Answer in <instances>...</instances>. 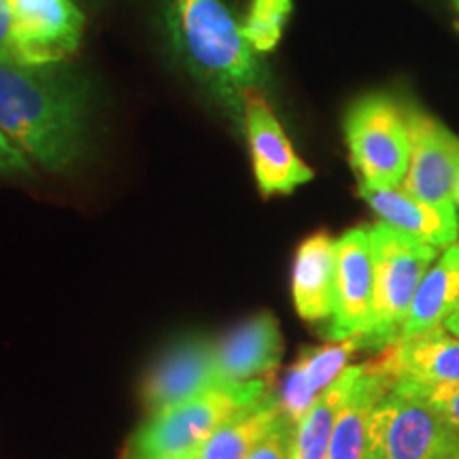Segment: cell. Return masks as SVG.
Instances as JSON below:
<instances>
[{
	"label": "cell",
	"mask_w": 459,
	"mask_h": 459,
	"mask_svg": "<svg viewBox=\"0 0 459 459\" xmlns=\"http://www.w3.org/2000/svg\"><path fill=\"white\" fill-rule=\"evenodd\" d=\"M88 91L65 65L0 60V130L30 162L62 172L88 143Z\"/></svg>",
	"instance_id": "cell-1"
},
{
	"label": "cell",
	"mask_w": 459,
	"mask_h": 459,
	"mask_svg": "<svg viewBox=\"0 0 459 459\" xmlns=\"http://www.w3.org/2000/svg\"><path fill=\"white\" fill-rule=\"evenodd\" d=\"M166 26L189 73L234 119H243L247 94L260 82V65L228 4L223 0H166Z\"/></svg>",
	"instance_id": "cell-2"
},
{
	"label": "cell",
	"mask_w": 459,
	"mask_h": 459,
	"mask_svg": "<svg viewBox=\"0 0 459 459\" xmlns=\"http://www.w3.org/2000/svg\"><path fill=\"white\" fill-rule=\"evenodd\" d=\"M271 389L266 378L237 385L223 383L172 409L147 415L126 443L122 459H196L220 423L262 400Z\"/></svg>",
	"instance_id": "cell-3"
},
{
	"label": "cell",
	"mask_w": 459,
	"mask_h": 459,
	"mask_svg": "<svg viewBox=\"0 0 459 459\" xmlns=\"http://www.w3.org/2000/svg\"><path fill=\"white\" fill-rule=\"evenodd\" d=\"M375 257V315L372 325L358 338L361 349L385 351L402 334L423 274L438 257V249L387 223L370 228Z\"/></svg>",
	"instance_id": "cell-4"
},
{
	"label": "cell",
	"mask_w": 459,
	"mask_h": 459,
	"mask_svg": "<svg viewBox=\"0 0 459 459\" xmlns=\"http://www.w3.org/2000/svg\"><path fill=\"white\" fill-rule=\"evenodd\" d=\"M366 459H459V432L402 383H392L368 423Z\"/></svg>",
	"instance_id": "cell-5"
},
{
	"label": "cell",
	"mask_w": 459,
	"mask_h": 459,
	"mask_svg": "<svg viewBox=\"0 0 459 459\" xmlns=\"http://www.w3.org/2000/svg\"><path fill=\"white\" fill-rule=\"evenodd\" d=\"M344 136L361 186H402L411 162V130L404 107L385 94L364 96L349 108Z\"/></svg>",
	"instance_id": "cell-6"
},
{
	"label": "cell",
	"mask_w": 459,
	"mask_h": 459,
	"mask_svg": "<svg viewBox=\"0 0 459 459\" xmlns=\"http://www.w3.org/2000/svg\"><path fill=\"white\" fill-rule=\"evenodd\" d=\"M223 385L217 375L215 341L204 334H183L166 344L149 366L141 385V404L156 415Z\"/></svg>",
	"instance_id": "cell-7"
},
{
	"label": "cell",
	"mask_w": 459,
	"mask_h": 459,
	"mask_svg": "<svg viewBox=\"0 0 459 459\" xmlns=\"http://www.w3.org/2000/svg\"><path fill=\"white\" fill-rule=\"evenodd\" d=\"M375 315V257L370 228H351L336 240L334 313L321 325L330 342L361 338Z\"/></svg>",
	"instance_id": "cell-8"
},
{
	"label": "cell",
	"mask_w": 459,
	"mask_h": 459,
	"mask_svg": "<svg viewBox=\"0 0 459 459\" xmlns=\"http://www.w3.org/2000/svg\"><path fill=\"white\" fill-rule=\"evenodd\" d=\"M13 13V60L66 65L83 39L85 15L74 0H9Z\"/></svg>",
	"instance_id": "cell-9"
},
{
	"label": "cell",
	"mask_w": 459,
	"mask_h": 459,
	"mask_svg": "<svg viewBox=\"0 0 459 459\" xmlns=\"http://www.w3.org/2000/svg\"><path fill=\"white\" fill-rule=\"evenodd\" d=\"M411 130V162L402 189L446 215H457L453 186L459 164V139L443 122L415 107H404Z\"/></svg>",
	"instance_id": "cell-10"
},
{
	"label": "cell",
	"mask_w": 459,
	"mask_h": 459,
	"mask_svg": "<svg viewBox=\"0 0 459 459\" xmlns=\"http://www.w3.org/2000/svg\"><path fill=\"white\" fill-rule=\"evenodd\" d=\"M243 124L257 189L264 198L291 194L315 177L311 166L298 158L294 145L287 139L283 126L268 105L260 88L251 90L245 99Z\"/></svg>",
	"instance_id": "cell-11"
},
{
	"label": "cell",
	"mask_w": 459,
	"mask_h": 459,
	"mask_svg": "<svg viewBox=\"0 0 459 459\" xmlns=\"http://www.w3.org/2000/svg\"><path fill=\"white\" fill-rule=\"evenodd\" d=\"M283 358V334L273 313L251 315L237 328L215 341L217 375L221 383L237 385L268 378Z\"/></svg>",
	"instance_id": "cell-12"
},
{
	"label": "cell",
	"mask_w": 459,
	"mask_h": 459,
	"mask_svg": "<svg viewBox=\"0 0 459 459\" xmlns=\"http://www.w3.org/2000/svg\"><path fill=\"white\" fill-rule=\"evenodd\" d=\"M377 361L392 383H459V336L451 334L445 325H438L421 334L400 338Z\"/></svg>",
	"instance_id": "cell-13"
},
{
	"label": "cell",
	"mask_w": 459,
	"mask_h": 459,
	"mask_svg": "<svg viewBox=\"0 0 459 459\" xmlns=\"http://www.w3.org/2000/svg\"><path fill=\"white\" fill-rule=\"evenodd\" d=\"M336 240L328 232H315L298 247L291 271V296L296 313L308 324L330 321L334 313Z\"/></svg>",
	"instance_id": "cell-14"
},
{
	"label": "cell",
	"mask_w": 459,
	"mask_h": 459,
	"mask_svg": "<svg viewBox=\"0 0 459 459\" xmlns=\"http://www.w3.org/2000/svg\"><path fill=\"white\" fill-rule=\"evenodd\" d=\"M361 351L358 338L342 342H330L319 349H307L287 375L277 392L279 409L291 419L300 417L311 409V404L328 389L349 366V358Z\"/></svg>",
	"instance_id": "cell-15"
},
{
	"label": "cell",
	"mask_w": 459,
	"mask_h": 459,
	"mask_svg": "<svg viewBox=\"0 0 459 459\" xmlns=\"http://www.w3.org/2000/svg\"><path fill=\"white\" fill-rule=\"evenodd\" d=\"M358 194L381 217L383 223L398 228L436 249H446L459 238L457 215H446L432 204L411 196L402 187L377 189L359 183Z\"/></svg>",
	"instance_id": "cell-16"
},
{
	"label": "cell",
	"mask_w": 459,
	"mask_h": 459,
	"mask_svg": "<svg viewBox=\"0 0 459 459\" xmlns=\"http://www.w3.org/2000/svg\"><path fill=\"white\" fill-rule=\"evenodd\" d=\"M389 387L392 378L381 370L377 359L361 364L359 375L336 419L325 459H366L370 415Z\"/></svg>",
	"instance_id": "cell-17"
},
{
	"label": "cell",
	"mask_w": 459,
	"mask_h": 459,
	"mask_svg": "<svg viewBox=\"0 0 459 459\" xmlns=\"http://www.w3.org/2000/svg\"><path fill=\"white\" fill-rule=\"evenodd\" d=\"M459 308V240L436 257L417 287L415 300L402 325L400 338L421 334L438 325ZM398 338V341H400Z\"/></svg>",
	"instance_id": "cell-18"
},
{
	"label": "cell",
	"mask_w": 459,
	"mask_h": 459,
	"mask_svg": "<svg viewBox=\"0 0 459 459\" xmlns=\"http://www.w3.org/2000/svg\"><path fill=\"white\" fill-rule=\"evenodd\" d=\"M361 370V364L347 366L341 377L313 402L300 417L294 436V453L291 459H325L328 457L330 440L334 434L336 419L351 392L355 378Z\"/></svg>",
	"instance_id": "cell-19"
},
{
	"label": "cell",
	"mask_w": 459,
	"mask_h": 459,
	"mask_svg": "<svg viewBox=\"0 0 459 459\" xmlns=\"http://www.w3.org/2000/svg\"><path fill=\"white\" fill-rule=\"evenodd\" d=\"M277 412V392L271 389L262 400L243 406L220 423L196 459H247Z\"/></svg>",
	"instance_id": "cell-20"
},
{
	"label": "cell",
	"mask_w": 459,
	"mask_h": 459,
	"mask_svg": "<svg viewBox=\"0 0 459 459\" xmlns=\"http://www.w3.org/2000/svg\"><path fill=\"white\" fill-rule=\"evenodd\" d=\"M291 15V0H251L243 32L254 51L266 54L277 48Z\"/></svg>",
	"instance_id": "cell-21"
},
{
	"label": "cell",
	"mask_w": 459,
	"mask_h": 459,
	"mask_svg": "<svg viewBox=\"0 0 459 459\" xmlns=\"http://www.w3.org/2000/svg\"><path fill=\"white\" fill-rule=\"evenodd\" d=\"M296 426V419H291L287 412L279 409V412L271 421V426L257 438V443L249 451L247 459H291Z\"/></svg>",
	"instance_id": "cell-22"
},
{
	"label": "cell",
	"mask_w": 459,
	"mask_h": 459,
	"mask_svg": "<svg viewBox=\"0 0 459 459\" xmlns=\"http://www.w3.org/2000/svg\"><path fill=\"white\" fill-rule=\"evenodd\" d=\"M411 387L417 395L429 402L436 411L459 432V383H445V385H415L409 381H395Z\"/></svg>",
	"instance_id": "cell-23"
},
{
	"label": "cell",
	"mask_w": 459,
	"mask_h": 459,
	"mask_svg": "<svg viewBox=\"0 0 459 459\" xmlns=\"http://www.w3.org/2000/svg\"><path fill=\"white\" fill-rule=\"evenodd\" d=\"M32 175L34 170L30 160H28L24 153L4 136V132L0 130V179H30Z\"/></svg>",
	"instance_id": "cell-24"
},
{
	"label": "cell",
	"mask_w": 459,
	"mask_h": 459,
	"mask_svg": "<svg viewBox=\"0 0 459 459\" xmlns=\"http://www.w3.org/2000/svg\"><path fill=\"white\" fill-rule=\"evenodd\" d=\"M0 60H13V13L9 0H0Z\"/></svg>",
	"instance_id": "cell-25"
},
{
	"label": "cell",
	"mask_w": 459,
	"mask_h": 459,
	"mask_svg": "<svg viewBox=\"0 0 459 459\" xmlns=\"http://www.w3.org/2000/svg\"><path fill=\"white\" fill-rule=\"evenodd\" d=\"M445 328H446V330H449V332H451V334H455V336H459V308H457V311H455V313H453V315H451V317H449V319H446V321H445Z\"/></svg>",
	"instance_id": "cell-26"
},
{
	"label": "cell",
	"mask_w": 459,
	"mask_h": 459,
	"mask_svg": "<svg viewBox=\"0 0 459 459\" xmlns=\"http://www.w3.org/2000/svg\"><path fill=\"white\" fill-rule=\"evenodd\" d=\"M453 200H455V206L459 209V164H457V175H455V186H453Z\"/></svg>",
	"instance_id": "cell-27"
},
{
	"label": "cell",
	"mask_w": 459,
	"mask_h": 459,
	"mask_svg": "<svg viewBox=\"0 0 459 459\" xmlns=\"http://www.w3.org/2000/svg\"><path fill=\"white\" fill-rule=\"evenodd\" d=\"M451 4H453V7H455V9L459 11V0H451Z\"/></svg>",
	"instance_id": "cell-28"
}]
</instances>
